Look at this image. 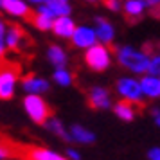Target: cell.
<instances>
[{"label":"cell","instance_id":"cell-1","mask_svg":"<svg viewBox=\"0 0 160 160\" xmlns=\"http://www.w3.org/2000/svg\"><path fill=\"white\" fill-rule=\"evenodd\" d=\"M115 54L119 65L124 67L126 70H130L133 74H148L149 56L144 51H138L130 45H122V47H117Z\"/></svg>","mask_w":160,"mask_h":160},{"label":"cell","instance_id":"cell-2","mask_svg":"<svg viewBox=\"0 0 160 160\" xmlns=\"http://www.w3.org/2000/svg\"><path fill=\"white\" fill-rule=\"evenodd\" d=\"M15 158L20 160H68L61 157L59 153L42 148V146H31V144H15Z\"/></svg>","mask_w":160,"mask_h":160},{"label":"cell","instance_id":"cell-3","mask_svg":"<svg viewBox=\"0 0 160 160\" xmlns=\"http://www.w3.org/2000/svg\"><path fill=\"white\" fill-rule=\"evenodd\" d=\"M85 63L88 65L90 70L102 72L112 65V52L106 45L95 43L92 47H88L87 52H85Z\"/></svg>","mask_w":160,"mask_h":160},{"label":"cell","instance_id":"cell-4","mask_svg":"<svg viewBox=\"0 0 160 160\" xmlns=\"http://www.w3.org/2000/svg\"><path fill=\"white\" fill-rule=\"evenodd\" d=\"M23 108L27 112V115L36 124H45V121L51 117V106L47 104V101L42 95H34V94L25 95Z\"/></svg>","mask_w":160,"mask_h":160},{"label":"cell","instance_id":"cell-5","mask_svg":"<svg viewBox=\"0 0 160 160\" xmlns=\"http://www.w3.org/2000/svg\"><path fill=\"white\" fill-rule=\"evenodd\" d=\"M20 78V68L16 65H0V99H11L15 95L16 81Z\"/></svg>","mask_w":160,"mask_h":160},{"label":"cell","instance_id":"cell-6","mask_svg":"<svg viewBox=\"0 0 160 160\" xmlns=\"http://www.w3.org/2000/svg\"><path fill=\"white\" fill-rule=\"evenodd\" d=\"M32 45V40L27 34V31L20 27L18 23H11L9 29L6 31V47L13 52H25L27 47Z\"/></svg>","mask_w":160,"mask_h":160},{"label":"cell","instance_id":"cell-7","mask_svg":"<svg viewBox=\"0 0 160 160\" xmlns=\"http://www.w3.org/2000/svg\"><path fill=\"white\" fill-rule=\"evenodd\" d=\"M117 94L122 97L124 101L131 102V104H142V90H140V83L133 78H121L115 85Z\"/></svg>","mask_w":160,"mask_h":160},{"label":"cell","instance_id":"cell-8","mask_svg":"<svg viewBox=\"0 0 160 160\" xmlns=\"http://www.w3.org/2000/svg\"><path fill=\"white\" fill-rule=\"evenodd\" d=\"M72 40V45L74 47H78V49H85L87 51L88 47H92V45L97 43V36H95V31L90 29V27H76L74 31V34L70 36Z\"/></svg>","mask_w":160,"mask_h":160},{"label":"cell","instance_id":"cell-9","mask_svg":"<svg viewBox=\"0 0 160 160\" xmlns=\"http://www.w3.org/2000/svg\"><path fill=\"white\" fill-rule=\"evenodd\" d=\"M88 104L94 110H106L112 104L110 92L102 87H92L88 90Z\"/></svg>","mask_w":160,"mask_h":160},{"label":"cell","instance_id":"cell-10","mask_svg":"<svg viewBox=\"0 0 160 160\" xmlns=\"http://www.w3.org/2000/svg\"><path fill=\"white\" fill-rule=\"evenodd\" d=\"M0 9H4L8 15L18 16L23 20H29V16L32 15V9L22 0H0Z\"/></svg>","mask_w":160,"mask_h":160},{"label":"cell","instance_id":"cell-11","mask_svg":"<svg viewBox=\"0 0 160 160\" xmlns=\"http://www.w3.org/2000/svg\"><path fill=\"white\" fill-rule=\"evenodd\" d=\"M52 32L56 34L58 38H68L74 34V31H76V23L70 16H58V18H54V22H52Z\"/></svg>","mask_w":160,"mask_h":160},{"label":"cell","instance_id":"cell-12","mask_svg":"<svg viewBox=\"0 0 160 160\" xmlns=\"http://www.w3.org/2000/svg\"><path fill=\"white\" fill-rule=\"evenodd\" d=\"M95 23H97V27H95L97 42H101L102 45L112 43L113 38H115V29H113V25H112L106 18H102V16H97V18H95Z\"/></svg>","mask_w":160,"mask_h":160},{"label":"cell","instance_id":"cell-13","mask_svg":"<svg viewBox=\"0 0 160 160\" xmlns=\"http://www.w3.org/2000/svg\"><path fill=\"white\" fill-rule=\"evenodd\" d=\"M22 87L27 94H34V95H42L49 90V83L43 78H38L34 74H29L22 79Z\"/></svg>","mask_w":160,"mask_h":160},{"label":"cell","instance_id":"cell-14","mask_svg":"<svg viewBox=\"0 0 160 160\" xmlns=\"http://www.w3.org/2000/svg\"><path fill=\"white\" fill-rule=\"evenodd\" d=\"M138 83H140L142 95L149 97V99H157V97H160V78L151 76V74H144V78L138 81Z\"/></svg>","mask_w":160,"mask_h":160},{"label":"cell","instance_id":"cell-15","mask_svg":"<svg viewBox=\"0 0 160 160\" xmlns=\"http://www.w3.org/2000/svg\"><path fill=\"white\" fill-rule=\"evenodd\" d=\"M38 9L49 13L54 18H58V16H68L70 15V2L68 0H49L47 4L40 6Z\"/></svg>","mask_w":160,"mask_h":160},{"label":"cell","instance_id":"cell-16","mask_svg":"<svg viewBox=\"0 0 160 160\" xmlns=\"http://www.w3.org/2000/svg\"><path fill=\"white\" fill-rule=\"evenodd\" d=\"M29 23H32L38 31H49L52 27V22H54V16H51L49 13H45L42 9L38 11H32V15L29 16Z\"/></svg>","mask_w":160,"mask_h":160},{"label":"cell","instance_id":"cell-17","mask_svg":"<svg viewBox=\"0 0 160 160\" xmlns=\"http://www.w3.org/2000/svg\"><path fill=\"white\" fill-rule=\"evenodd\" d=\"M68 135H70L72 140L81 142V144H92V142H95V135L90 130H87L85 126H81V124H72Z\"/></svg>","mask_w":160,"mask_h":160},{"label":"cell","instance_id":"cell-18","mask_svg":"<svg viewBox=\"0 0 160 160\" xmlns=\"http://www.w3.org/2000/svg\"><path fill=\"white\" fill-rule=\"evenodd\" d=\"M122 9H124V13H126V16H128V20H138L146 13L148 8H146L144 0H126Z\"/></svg>","mask_w":160,"mask_h":160},{"label":"cell","instance_id":"cell-19","mask_svg":"<svg viewBox=\"0 0 160 160\" xmlns=\"http://www.w3.org/2000/svg\"><path fill=\"white\" fill-rule=\"evenodd\" d=\"M113 113H115L121 121H133L135 119V115H137V112H135V108H133V104L128 101H119L113 104Z\"/></svg>","mask_w":160,"mask_h":160},{"label":"cell","instance_id":"cell-20","mask_svg":"<svg viewBox=\"0 0 160 160\" xmlns=\"http://www.w3.org/2000/svg\"><path fill=\"white\" fill-rule=\"evenodd\" d=\"M47 58L56 68H65L67 65V52L59 47V45H49L47 51Z\"/></svg>","mask_w":160,"mask_h":160},{"label":"cell","instance_id":"cell-21","mask_svg":"<svg viewBox=\"0 0 160 160\" xmlns=\"http://www.w3.org/2000/svg\"><path fill=\"white\" fill-rule=\"evenodd\" d=\"M43 126H47V130H49V131H52L54 135H58L59 138H63V140H67V142H68V140H72V138H70V135H68V131L63 128L61 121H58L56 117H49V119L45 121Z\"/></svg>","mask_w":160,"mask_h":160},{"label":"cell","instance_id":"cell-22","mask_svg":"<svg viewBox=\"0 0 160 160\" xmlns=\"http://www.w3.org/2000/svg\"><path fill=\"white\" fill-rule=\"evenodd\" d=\"M54 81L61 85V87H68V85H72V74L68 72L67 68H56V72H54Z\"/></svg>","mask_w":160,"mask_h":160},{"label":"cell","instance_id":"cell-23","mask_svg":"<svg viewBox=\"0 0 160 160\" xmlns=\"http://www.w3.org/2000/svg\"><path fill=\"white\" fill-rule=\"evenodd\" d=\"M15 142H8L6 138L0 140V160H8L15 158V149H13Z\"/></svg>","mask_w":160,"mask_h":160},{"label":"cell","instance_id":"cell-24","mask_svg":"<svg viewBox=\"0 0 160 160\" xmlns=\"http://www.w3.org/2000/svg\"><path fill=\"white\" fill-rule=\"evenodd\" d=\"M148 74H151V76H157V78H160V54H157V56L149 58Z\"/></svg>","mask_w":160,"mask_h":160},{"label":"cell","instance_id":"cell-25","mask_svg":"<svg viewBox=\"0 0 160 160\" xmlns=\"http://www.w3.org/2000/svg\"><path fill=\"white\" fill-rule=\"evenodd\" d=\"M4 52H6V25L0 20V58L4 56Z\"/></svg>","mask_w":160,"mask_h":160},{"label":"cell","instance_id":"cell-26","mask_svg":"<svg viewBox=\"0 0 160 160\" xmlns=\"http://www.w3.org/2000/svg\"><path fill=\"white\" fill-rule=\"evenodd\" d=\"M104 4H106V8H108L110 11H121V9H122V6H121L119 0H104Z\"/></svg>","mask_w":160,"mask_h":160},{"label":"cell","instance_id":"cell-27","mask_svg":"<svg viewBox=\"0 0 160 160\" xmlns=\"http://www.w3.org/2000/svg\"><path fill=\"white\" fill-rule=\"evenodd\" d=\"M148 157H149V160H160V148H153V149H149Z\"/></svg>","mask_w":160,"mask_h":160},{"label":"cell","instance_id":"cell-28","mask_svg":"<svg viewBox=\"0 0 160 160\" xmlns=\"http://www.w3.org/2000/svg\"><path fill=\"white\" fill-rule=\"evenodd\" d=\"M67 157H68L70 160H81V155L76 151V149H72V148H70V149H67Z\"/></svg>","mask_w":160,"mask_h":160},{"label":"cell","instance_id":"cell-29","mask_svg":"<svg viewBox=\"0 0 160 160\" xmlns=\"http://www.w3.org/2000/svg\"><path fill=\"white\" fill-rule=\"evenodd\" d=\"M151 113L155 115V122H157V126L160 128V110H158V108H153Z\"/></svg>","mask_w":160,"mask_h":160},{"label":"cell","instance_id":"cell-30","mask_svg":"<svg viewBox=\"0 0 160 160\" xmlns=\"http://www.w3.org/2000/svg\"><path fill=\"white\" fill-rule=\"evenodd\" d=\"M146 8H157V6H160V0H144Z\"/></svg>","mask_w":160,"mask_h":160},{"label":"cell","instance_id":"cell-31","mask_svg":"<svg viewBox=\"0 0 160 160\" xmlns=\"http://www.w3.org/2000/svg\"><path fill=\"white\" fill-rule=\"evenodd\" d=\"M29 2H32V4H38V6H43V4H47L49 0H29Z\"/></svg>","mask_w":160,"mask_h":160},{"label":"cell","instance_id":"cell-32","mask_svg":"<svg viewBox=\"0 0 160 160\" xmlns=\"http://www.w3.org/2000/svg\"><path fill=\"white\" fill-rule=\"evenodd\" d=\"M88 2H99V0H88Z\"/></svg>","mask_w":160,"mask_h":160}]
</instances>
